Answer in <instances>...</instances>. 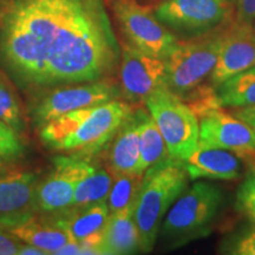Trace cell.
Segmentation results:
<instances>
[{"mask_svg": "<svg viewBox=\"0 0 255 255\" xmlns=\"http://www.w3.org/2000/svg\"><path fill=\"white\" fill-rule=\"evenodd\" d=\"M110 143L107 167L111 174L115 176L119 174L138 173L139 128L137 110L128 117Z\"/></svg>", "mask_w": 255, "mask_h": 255, "instance_id": "ac0fdd59", "label": "cell"}, {"mask_svg": "<svg viewBox=\"0 0 255 255\" xmlns=\"http://www.w3.org/2000/svg\"><path fill=\"white\" fill-rule=\"evenodd\" d=\"M237 208L255 225V170L251 169L237 191Z\"/></svg>", "mask_w": 255, "mask_h": 255, "instance_id": "d4e9b609", "label": "cell"}, {"mask_svg": "<svg viewBox=\"0 0 255 255\" xmlns=\"http://www.w3.org/2000/svg\"><path fill=\"white\" fill-rule=\"evenodd\" d=\"M120 88L123 101L144 103L158 89L165 87V62L121 43Z\"/></svg>", "mask_w": 255, "mask_h": 255, "instance_id": "30bf717a", "label": "cell"}, {"mask_svg": "<svg viewBox=\"0 0 255 255\" xmlns=\"http://www.w3.org/2000/svg\"><path fill=\"white\" fill-rule=\"evenodd\" d=\"M231 113L234 115L235 117L245 121V122L251 124L252 127L255 128V107L240 108V109H232Z\"/></svg>", "mask_w": 255, "mask_h": 255, "instance_id": "f546056e", "label": "cell"}, {"mask_svg": "<svg viewBox=\"0 0 255 255\" xmlns=\"http://www.w3.org/2000/svg\"><path fill=\"white\" fill-rule=\"evenodd\" d=\"M226 253L237 255H255V225L248 227L228 242Z\"/></svg>", "mask_w": 255, "mask_h": 255, "instance_id": "4316f807", "label": "cell"}, {"mask_svg": "<svg viewBox=\"0 0 255 255\" xmlns=\"http://www.w3.org/2000/svg\"><path fill=\"white\" fill-rule=\"evenodd\" d=\"M254 20L255 0H235V23L253 25Z\"/></svg>", "mask_w": 255, "mask_h": 255, "instance_id": "83f0119b", "label": "cell"}, {"mask_svg": "<svg viewBox=\"0 0 255 255\" xmlns=\"http://www.w3.org/2000/svg\"><path fill=\"white\" fill-rule=\"evenodd\" d=\"M15 167H17V164H15L14 159H9L0 156V174L5 173V171L7 170H11V169H13Z\"/></svg>", "mask_w": 255, "mask_h": 255, "instance_id": "d6a6232c", "label": "cell"}, {"mask_svg": "<svg viewBox=\"0 0 255 255\" xmlns=\"http://www.w3.org/2000/svg\"><path fill=\"white\" fill-rule=\"evenodd\" d=\"M43 216L64 229L70 239L81 242L92 233L102 231L109 219L107 202H97L85 206H71L69 208Z\"/></svg>", "mask_w": 255, "mask_h": 255, "instance_id": "e0dca14e", "label": "cell"}, {"mask_svg": "<svg viewBox=\"0 0 255 255\" xmlns=\"http://www.w3.org/2000/svg\"><path fill=\"white\" fill-rule=\"evenodd\" d=\"M6 79L5 76H0V121L13 128L18 133H21L25 130L24 111L13 84Z\"/></svg>", "mask_w": 255, "mask_h": 255, "instance_id": "cb8c5ba5", "label": "cell"}, {"mask_svg": "<svg viewBox=\"0 0 255 255\" xmlns=\"http://www.w3.org/2000/svg\"><path fill=\"white\" fill-rule=\"evenodd\" d=\"M253 26H254V28H255V20H254V23H253Z\"/></svg>", "mask_w": 255, "mask_h": 255, "instance_id": "836d02e7", "label": "cell"}, {"mask_svg": "<svg viewBox=\"0 0 255 255\" xmlns=\"http://www.w3.org/2000/svg\"><path fill=\"white\" fill-rule=\"evenodd\" d=\"M138 128H139V163L138 173L144 171L151 165L158 163L169 156L164 138L156 126L154 119L148 110L138 108Z\"/></svg>", "mask_w": 255, "mask_h": 255, "instance_id": "44dd1931", "label": "cell"}, {"mask_svg": "<svg viewBox=\"0 0 255 255\" xmlns=\"http://www.w3.org/2000/svg\"><path fill=\"white\" fill-rule=\"evenodd\" d=\"M255 65V28L235 21L226 27L216 65L209 77V87L215 88L228 78Z\"/></svg>", "mask_w": 255, "mask_h": 255, "instance_id": "5bb4252c", "label": "cell"}, {"mask_svg": "<svg viewBox=\"0 0 255 255\" xmlns=\"http://www.w3.org/2000/svg\"><path fill=\"white\" fill-rule=\"evenodd\" d=\"M38 183L32 170L15 167L0 174V228L9 231L38 215Z\"/></svg>", "mask_w": 255, "mask_h": 255, "instance_id": "7c38bea8", "label": "cell"}, {"mask_svg": "<svg viewBox=\"0 0 255 255\" xmlns=\"http://www.w3.org/2000/svg\"><path fill=\"white\" fill-rule=\"evenodd\" d=\"M109 6L126 43L156 58H168L178 38L158 20L154 9L137 0H109Z\"/></svg>", "mask_w": 255, "mask_h": 255, "instance_id": "9c48e42d", "label": "cell"}, {"mask_svg": "<svg viewBox=\"0 0 255 255\" xmlns=\"http://www.w3.org/2000/svg\"><path fill=\"white\" fill-rule=\"evenodd\" d=\"M223 30L206 36L178 39L165 62V88L184 102L202 91L210 77L221 50Z\"/></svg>", "mask_w": 255, "mask_h": 255, "instance_id": "5b68a950", "label": "cell"}, {"mask_svg": "<svg viewBox=\"0 0 255 255\" xmlns=\"http://www.w3.org/2000/svg\"><path fill=\"white\" fill-rule=\"evenodd\" d=\"M114 100H122L121 88L117 83L108 78L64 85L30 98L27 116L32 127L39 129L64 114Z\"/></svg>", "mask_w": 255, "mask_h": 255, "instance_id": "ba28073f", "label": "cell"}, {"mask_svg": "<svg viewBox=\"0 0 255 255\" xmlns=\"http://www.w3.org/2000/svg\"><path fill=\"white\" fill-rule=\"evenodd\" d=\"M13 128L0 121V156L17 161L23 157L25 145Z\"/></svg>", "mask_w": 255, "mask_h": 255, "instance_id": "484cf974", "label": "cell"}, {"mask_svg": "<svg viewBox=\"0 0 255 255\" xmlns=\"http://www.w3.org/2000/svg\"><path fill=\"white\" fill-rule=\"evenodd\" d=\"M143 180V174L129 173L114 176V182L109 191L107 205L110 214L135 206Z\"/></svg>", "mask_w": 255, "mask_h": 255, "instance_id": "603a6c76", "label": "cell"}, {"mask_svg": "<svg viewBox=\"0 0 255 255\" xmlns=\"http://www.w3.org/2000/svg\"><path fill=\"white\" fill-rule=\"evenodd\" d=\"M20 241L11 233L0 228V255H17Z\"/></svg>", "mask_w": 255, "mask_h": 255, "instance_id": "f1b7e54d", "label": "cell"}, {"mask_svg": "<svg viewBox=\"0 0 255 255\" xmlns=\"http://www.w3.org/2000/svg\"><path fill=\"white\" fill-rule=\"evenodd\" d=\"M141 251L138 229L133 220V206L110 214L104 227L101 253L126 255Z\"/></svg>", "mask_w": 255, "mask_h": 255, "instance_id": "d6986e66", "label": "cell"}, {"mask_svg": "<svg viewBox=\"0 0 255 255\" xmlns=\"http://www.w3.org/2000/svg\"><path fill=\"white\" fill-rule=\"evenodd\" d=\"M7 232L19 241L40 248L47 254H55L66 242L71 240L68 233L43 215H36L23 225Z\"/></svg>", "mask_w": 255, "mask_h": 255, "instance_id": "ffe728a7", "label": "cell"}, {"mask_svg": "<svg viewBox=\"0 0 255 255\" xmlns=\"http://www.w3.org/2000/svg\"><path fill=\"white\" fill-rule=\"evenodd\" d=\"M55 254H57V255H73V254L81 255V254H83V248L79 242L70 240L66 242V244L64 245L62 248H59V250L57 251Z\"/></svg>", "mask_w": 255, "mask_h": 255, "instance_id": "4dcf8cb0", "label": "cell"}, {"mask_svg": "<svg viewBox=\"0 0 255 255\" xmlns=\"http://www.w3.org/2000/svg\"><path fill=\"white\" fill-rule=\"evenodd\" d=\"M132 111V104L114 100L64 114L38 129L40 142L52 151L95 155L110 143Z\"/></svg>", "mask_w": 255, "mask_h": 255, "instance_id": "7a4b0ae2", "label": "cell"}, {"mask_svg": "<svg viewBox=\"0 0 255 255\" xmlns=\"http://www.w3.org/2000/svg\"><path fill=\"white\" fill-rule=\"evenodd\" d=\"M144 105L163 136L169 156L178 161L186 159L200 143L195 111L165 87L149 96Z\"/></svg>", "mask_w": 255, "mask_h": 255, "instance_id": "52a82bcc", "label": "cell"}, {"mask_svg": "<svg viewBox=\"0 0 255 255\" xmlns=\"http://www.w3.org/2000/svg\"><path fill=\"white\" fill-rule=\"evenodd\" d=\"M182 165L189 180H237L244 171L245 161L240 156L226 149L215 148L199 143L197 148L186 159Z\"/></svg>", "mask_w": 255, "mask_h": 255, "instance_id": "2e32d148", "label": "cell"}, {"mask_svg": "<svg viewBox=\"0 0 255 255\" xmlns=\"http://www.w3.org/2000/svg\"><path fill=\"white\" fill-rule=\"evenodd\" d=\"M114 182V175L109 169L92 163L91 168L76 187L72 206H85L107 202Z\"/></svg>", "mask_w": 255, "mask_h": 255, "instance_id": "7402d4cb", "label": "cell"}, {"mask_svg": "<svg viewBox=\"0 0 255 255\" xmlns=\"http://www.w3.org/2000/svg\"><path fill=\"white\" fill-rule=\"evenodd\" d=\"M154 12L178 39H191L228 27L235 18V0H163Z\"/></svg>", "mask_w": 255, "mask_h": 255, "instance_id": "8992f818", "label": "cell"}, {"mask_svg": "<svg viewBox=\"0 0 255 255\" xmlns=\"http://www.w3.org/2000/svg\"><path fill=\"white\" fill-rule=\"evenodd\" d=\"M188 105L200 115L212 108L240 109L255 107V65L222 82L218 87H208Z\"/></svg>", "mask_w": 255, "mask_h": 255, "instance_id": "9a60e30c", "label": "cell"}, {"mask_svg": "<svg viewBox=\"0 0 255 255\" xmlns=\"http://www.w3.org/2000/svg\"><path fill=\"white\" fill-rule=\"evenodd\" d=\"M222 190L206 181L182 193L162 221L158 237L168 250L182 247L212 233L223 206ZM158 239V238H157Z\"/></svg>", "mask_w": 255, "mask_h": 255, "instance_id": "277c9868", "label": "cell"}, {"mask_svg": "<svg viewBox=\"0 0 255 255\" xmlns=\"http://www.w3.org/2000/svg\"><path fill=\"white\" fill-rule=\"evenodd\" d=\"M47 253L45 251L40 250L36 246L32 245L25 244V242L20 241V245L18 247V255H46Z\"/></svg>", "mask_w": 255, "mask_h": 255, "instance_id": "1f68e13d", "label": "cell"}, {"mask_svg": "<svg viewBox=\"0 0 255 255\" xmlns=\"http://www.w3.org/2000/svg\"><path fill=\"white\" fill-rule=\"evenodd\" d=\"M91 165L92 162L84 155L57 156L52 171L38 183V213L49 214L71 207L76 187Z\"/></svg>", "mask_w": 255, "mask_h": 255, "instance_id": "8fae6325", "label": "cell"}, {"mask_svg": "<svg viewBox=\"0 0 255 255\" xmlns=\"http://www.w3.org/2000/svg\"><path fill=\"white\" fill-rule=\"evenodd\" d=\"M189 177L182 162L171 156L151 165L143 180L133 206L141 252L149 253L157 241L162 221L175 201L187 189Z\"/></svg>", "mask_w": 255, "mask_h": 255, "instance_id": "3957f363", "label": "cell"}, {"mask_svg": "<svg viewBox=\"0 0 255 255\" xmlns=\"http://www.w3.org/2000/svg\"><path fill=\"white\" fill-rule=\"evenodd\" d=\"M120 57L104 0H0V70L28 100L108 78Z\"/></svg>", "mask_w": 255, "mask_h": 255, "instance_id": "6da1fadb", "label": "cell"}, {"mask_svg": "<svg viewBox=\"0 0 255 255\" xmlns=\"http://www.w3.org/2000/svg\"><path fill=\"white\" fill-rule=\"evenodd\" d=\"M200 143L229 150L242 159L255 155V128L223 108H212L200 115Z\"/></svg>", "mask_w": 255, "mask_h": 255, "instance_id": "4fadbf2b", "label": "cell"}]
</instances>
